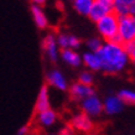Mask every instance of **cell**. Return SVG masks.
<instances>
[{
	"instance_id": "cell-9",
	"label": "cell",
	"mask_w": 135,
	"mask_h": 135,
	"mask_svg": "<svg viewBox=\"0 0 135 135\" xmlns=\"http://www.w3.org/2000/svg\"><path fill=\"white\" fill-rule=\"evenodd\" d=\"M71 125H72L73 129H76L78 131H82V133H88L93 128L92 119L84 113H78V114L73 115V118L71 120Z\"/></svg>"
},
{
	"instance_id": "cell-16",
	"label": "cell",
	"mask_w": 135,
	"mask_h": 135,
	"mask_svg": "<svg viewBox=\"0 0 135 135\" xmlns=\"http://www.w3.org/2000/svg\"><path fill=\"white\" fill-rule=\"evenodd\" d=\"M110 11L112 10H109V9L105 8V6L94 3L93 6H92V9H90L89 14H88V17H89L93 22H97V21H99L103 16H105L107 14H109Z\"/></svg>"
},
{
	"instance_id": "cell-20",
	"label": "cell",
	"mask_w": 135,
	"mask_h": 135,
	"mask_svg": "<svg viewBox=\"0 0 135 135\" xmlns=\"http://www.w3.org/2000/svg\"><path fill=\"white\" fill-rule=\"evenodd\" d=\"M123 50L125 55L128 56L129 61H134L135 60V41L125 42L123 44Z\"/></svg>"
},
{
	"instance_id": "cell-23",
	"label": "cell",
	"mask_w": 135,
	"mask_h": 135,
	"mask_svg": "<svg viewBox=\"0 0 135 135\" xmlns=\"http://www.w3.org/2000/svg\"><path fill=\"white\" fill-rule=\"evenodd\" d=\"M114 3H119V4H123L128 8L130 6H135V0H114Z\"/></svg>"
},
{
	"instance_id": "cell-15",
	"label": "cell",
	"mask_w": 135,
	"mask_h": 135,
	"mask_svg": "<svg viewBox=\"0 0 135 135\" xmlns=\"http://www.w3.org/2000/svg\"><path fill=\"white\" fill-rule=\"evenodd\" d=\"M93 4V0H72L74 11L79 14V15H82V16H88Z\"/></svg>"
},
{
	"instance_id": "cell-7",
	"label": "cell",
	"mask_w": 135,
	"mask_h": 135,
	"mask_svg": "<svg viewBox=\"0 0 135 135\" xmlns=\"http://www.w3.org/2000/svg\"><path fill=\"white\" fill-rule=\"evenodd\" d=\"M124 103L119 99V97L115 95H108L103 102V112L108 115H117L124 109Z\"/></svg>"
},
{
	"instance_id": "cell-4",
	"label": "cell",
	"mask_w": 135,
	"mask_h": 135,
	"mask_svg": "<svg viewBox=\"0 0 135 135\" xmlns=\"http://www.w3.org/2000/svg\"><path fill=\"white\" fill-rule=\"evenodd\" d=\"M81 109L82 113L88 115L89 118H95L103 113V102L98 95L93 94L81 100Z\"/></svg>"
},
{
	"instance_id": "cell-17",
	"label": "cell",
	"mask_w": 135,
	"mask_h": 135,
	"mask_svg": "<svg viewBox=\"0 0 135 135\" xmlns=\"http://www.w3.org/2000/svg\"><path fill=\"white\" fill-rule=\"evenodd\" d=\"M119 97V99L124 103V105L128 104V105H133L135 103V92L133 89H128V88H124V89L119 90V93L117 94Z\"/></svg>"
},
{
	"instance_id": "cell-14",
	"label": "cell",
	"mask_w": 135,
	"mask_h": 135,
	"mask_svg": "<svg viewBox=\"0 0 135 135\" xmlns=\"http://www.w3.org/2000/svg\"><path fill=\"white\" fill-rule=\"evenodd\" d=\"M37 122H38V124H40L41 127L50 128L57 122V114H56V112L52 110V109L50 108L47 110H44V112H40V113H38V115H37Z\"/></svg>"
},
{
	"instance_id": "cell-6",
	"label": "cell",
	"mask_w": 135,
	"mask_h": 135,
	"mask_svg": "<svg viewBox=\"0 0 135 135\" xmlns=\"http://www.w3.org/2000/svg\"><path fill=\"white\" fill-rule=\"evenodd\" d=\"M47 83L52 88L61 90V92H65V90L68 89V82H67L66 77L63 76L61 71L56 70V68L51 70L47 73Z\"/></svg>"
},
{
	"instance_id": "cell-5",
	"label": "cell",
	"mask_w": 135,
	"mask_h": 135,
	"mask_svg": "<svg viewBox=\"0 0 135 135\" xmlns=\"http://www.w3.org/2000/svg\"><path fill=\"white\" fill-rule=\"evenodd\" d=\"M42 50L45 51L46 57L51 62H57L60 58V49L56 44V37L52 33H49L42 40Z\"/></svg>"
},
{
	"instance_id": "cell-8",
	"label": "cell",
	"mask_w": 135,
	"mask_h": 135,
	"mask_svg": "<svg viewBox=\"0 0 135 135\" xmlns=\"http://www.w3.org/2000/svg\"><path fill=\"white\" fill-rule=\"evenodd\" d=\"M68 90H70V95L72 97V99L74 100H78V102H81L83 99H86L87 97H89V95H93L94 93V89L93 87L90 86H83L81 83H73L72 86L68 87Z\"/></svg>"
},
{
	"instance_id": "cell-1",
	"label": "cell",
	"mask_w": 135,
	"mask_h": 135,
	"mask_svg": "<svg viewBox=\"0 0 135 135\" xmlns=\"http://www.w3.org/2000/svg\"><path fill=\"white\" fill-rule=\"evenodd\" d=\"M97 53L102 62V71L108 74L123 72L130 62L124 52L123 45L118 42H104Z\"/></svg>"
},
{
	"instance_id": "cell-2",
	"label": "cell",
	"mask_w": 135,
	"mask_h": 135,
	"mask_svg": "<svg viewBox=\"0 0 135 135\" xmlns=\"http://www.w3.org/2000/svg\"><path fill=\"white\" fill-rule=\"evenodd\" d=\"M118 21L119 17L113 11L107 14L99 21L95 22L97 31L103 42H119L118 38Z\"/></svg>"
},
{
	"instance_id": "cell-13",
	"label": "cell",
	"mask_w": 135,
	"mask_h": 135,
	"mask_svg": "<svg viewBox=\"0 0 135 135\" xmlns=\"http://www.w3.org/2000/svg\"><path fill=\"white\" fill-rule=\"evenodd\" d=\"M31 12H32V16H33V21L36 26L40 30H45L49 27V19L46 16V14L44 12L40 6H36V5H32L31 6Z\"/></svg>"
},
{
	"instance_id": "cell-25",
	"label": "cell",
	"mask_w": 135,
	"mask_h": 135,
	"mask_svg": "<svg viewBox=\"0 0 135 135\" xmlns=\"http://www.w3.org/2000/svg\"><path fill=\"white\" fill-rule=\"evenodd\" d=\"M33 3V5H36V6H40L41 8L42 5H45V3H46V0H31Z\"/></svg>"
},
{
	"instance_id": "cell-26",
	"label": "cell",
	"mask_w": 135,
	"mask_h": 135,
	"mask_svg": "<svg viewBox=\"0 0 135 135\" xmlns=\"http://www.w3.org/2000/svg\"><path fill=\"white\" fill-rule=\"evenodd\" d=\"M27 130H29V128H27V127L21 128L20 130L17 131V135H27Z\"/></svg>"
},
{
	"instance_id": "cell-3",
	"label": "cell",
	"mask_w": 135,
	"mask_h": 135,
	"mask_svg": "<svg viewBox=\"0 0 135 135\" xmlns=\"http://www.w3.org/2000/svg\"><path fill=\"white\" fill-rule=\"evenodd\" d=\"M118 38L123 45L125 42L135 41V17L131 15L119 17L118 21Z\"/></svg>"
},
{
	"instance_id": "cell-24",
	"label": "cell",
	"mask_w": 135,
	"mask_h": 135,
	"mask_svg": "<svg viewBox=\"0 0 135 135\" xmlns=\"http://www.w3.org/2000/svg\"><path fill=\"white\" fill-rule=\"evenodd\" d=\"M60 135H72L71 128H65V129H62V130L60 131Z\"/></svg>"
},
{
	"instance_id": "cell-21",
	"label": "cell",
	"mask_w": 135,
	"mask_h": 135,
	"mask_svg": "<svg viewBox=\"0 0 135 135\" xmlns=\"http://www.w3.org/2000/svg\"><path fill=\"white\" fill-rule=\"evenodd\" d=\"M81 44H82V42H81V40H79L77 36L68 33V49L77 51V50L81 47Z\"/></svg>"
},
{
	"instance_id": "cell-11",
	"label": "cell",
	"mask_w": 135,
	"mask_h": 135,
	"mask_svg": "<svg viewBox=\"0 0 135 135\" xmlns=\"http://www.w3.org/2000/svg\"><path fill=\"white\" fill-rule=\"evenodd\" d=\"M60 58L62 61L67 63L68 66H72V67H79L82 65V58H81V55L74 51V50H60Z\"/></svg>"
},
{
	"instance_id": "cell-12",
	"label": "cell",
	"mask_w": 135,
	"mask_h": 135,
	"mask_svg": "<svg viewBox=\"0 0 135 135\" xmlns=\"http://www.w3.org/2000/svg\"><path fill=\"white\" fill-rule=\"evenodd\" d=\"M51 108L50 104V92H49V86H42L37 97V102H36V110L37 113L44 110H47Z\"/></svg>"
},
{
	"instance_id": "cell-18",
	"label": "cell",
	"mask_w": 135,
	"mask_h": 135,
	"mask_svg": "<svg viewBox=\"0 0 135 135\" xmlns=\"http://www.w3.org/2000/svg\"><path fill=\"white\" fill-rule=\"evenodd\" d=\"M77 82L81 83V84H83V86H90L92 87V84H93V82H94L93 72H90V71H88V70L81 72L79 76H78Z\"/></svg>"
},
{
	"instance_id": "cell-19",
	"label": "cell",
	"mask_w": 135,
	"mask_h": 135,
	"mask_svg": "<svg viewBox=\"0 0 135 135\" xmlns=\"http://www.w3.org/2000/svg\"><path fill=\"white\" fill-rule=\"evenodd\" d=\"M103 40L100 37H90L89 40L87 41V49L90 52H98L100 47L103 46Z\"/></svg>"
},
{
	"instance_id": "cell-22",
	"label": "cell",
	"mask_w": 135,
	"mask_h": 135,
	"mask_svg": "<svg viewBox=\"0 0 135 135\" xmlns=\"http://www.w3.org/2000/svg\"><path fill=\"white\" fill-rule=\"evenodd\" d=\"M94 3H97L99 5H103V6H105L108 8L109 10L113 9V4H114V0H93Z\"/></svg>"
},
{
	"instance_id": "cell-10",
	"label": "cell",
	"mask_w": 135,
	"mask_h": 135,
	"mask_svg": "<svg viewBox=\"0 0 135 135\" xmlns=\"http://www.w3.org/2000/svg\"><path fill=\"white\" fill-rule=\"evenodd\" d=\"M81 58H82V63L86 66L88 71H90V72L102 71V62H100V58H99L97 52L87 51L83 55H81Z\"/></svg>"
}]
</instances>
